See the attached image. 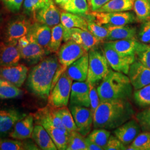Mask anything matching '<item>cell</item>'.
<instances>
[{"instance_id":"44","label":"cell","mask_w":150,"mask_h":150,"mask_svg":"<svg viewBox=\"0 0 150 150\" xmlns=\"http://www.w3.org/2000/svg\"><path fill=\"white\" fill-rule=\"evenodd\" d=\"M50 0H24L23 7L27 12L37 11L43 7Z\"/></svg>"},{"instance_id":"28","label":"cell","mask_w":150,"mask_h":150,"mask_svg":"<svg viewBox=\"0 0 150 150\" xmlns=\"http://www.w3.org/2000/svg\"><path fill=\"white\" fill-rule=\"evenodd\" d=\"M60 22L65 28H79L88 31L87 20L79 15L68 12H62L61 13Z\"/></svg>"},{"instance_id":"30","label":"cell","mask_w":150,"mask_h":150,"mask_svg":"<svg viewBox=\"0 0 150 150\" xmlns=\"http://www.w3.org/2000/svg\"><path fill=\"white\" fill-rule=\"evenodd\" d=\"M64 37V27L61 23L54 26L51 28V37L49 44L50 53L57 52L61 47Z\"/></svg>"},{"instance_id":"35","label":"cell","mask_w":150,"mask_h":150,"mask_svg":"<svg viewBox=\"0 0 150 150\" xmlns=\"http://www.w3.org/2000/svg\"><path fill=\"white\" fill-rule=\"evenodd\" d=\"M66 150H87L85 137L77 131L71 132Z\"/></svg>"},{"instance_id":"24","label":"cell","mask_w":150,"mask_h":150,"mask_svg":"<svg viewBox=\"0 0 150 150\" xmlns=\"http://www.w3.org/2000/svg\"><path fill=\"white\" fill-rule=\"evenodd\" d=\"M31 138L41 150H57L47 131L41 125L36 124L34 126Z\"/></svg>"},{"instance_id":"53","label":"cell","mask_w":150,"mask_h":150,"mask_svg":"<svg viewBox=\"0 0 150 150\" xmlns=\"http://www.w3.org/2000/svg\"><path fill=\"white\" fill-rule=\"evenodd\" d=\"M88 1H89V2H90V1H91V0H88Z\"/></svg>"},{"instance_id":"9","label":"cell","mask_w":150,"mask_h":150,"mask_svg":"<svg viewBox=\"0 0 150 150\" xmlns=\"http://www.w3.org/2000/svg\"><path fill=\"white\" fill-rule=\"evenodd\" d=\"M103 52L113 70L127 75L131 64L136 59L135 56H123L117 52L107 42L103 44Z\"/></svg>"},{"instance_id":"4","label":"cell","mask_w":150,"mask_h":150,"mask_svg":"<svg viewBox=\"0 0 150 150\" xmlns=\"http://www.w3.org/2000/svg\"><path fill=\"white\" fill-rule=\"evenodd\" d=\"M86 52H87L81 46L72 40L66 42L60 47L57 54L59 67L54 77L51 90L67 67Z\"/></svg>"},{"instance_id":"26","label":"cell","mask_w":150,"mask_h":150,"mask_svg":"<svg viewBox=\"0 0 150 150\" xmlns=\"http://www.w3.org/2000/svg\"><path fill=\"white\" fill-rule=\"evenodd\" d=\"M108 30V35L106 40L107 41L124 39L136 38L137 29L136 27L125 26L104 25Z\"/></svg>"},{"instance_id":"29","label":"cell","mask_w":150,"mask_h":150,"mask_svg":"<svg viewBox=\"0 0 150 150\" xmlns=\"http://www.w3.org/2000/svg\"><path fill=\"white\" fill-rule=\"evenodd\" d=\"M134 0H111L97 11L101 12H120L133 8Z\"/></svg>"},{"instance_id":"2","label":"cell","mask_w":150,"mask_h":150,"mask_svg":"<svg viewBox=\"0 0 150 150\" xmlns=\"http://www.w3.org/2000/svg\"><path fill=\"white\" fill-rule=\"evenodd\" d=\"M59 66L57 56L51 55L44 57L33 67L27 79V86L30 91L37 96L48 98Z\"/></svg>"},{"instance_id":"18","label":"cell","mask_w":150,"mask_h":150,"mask_svg":"<svg viewBox=\"0 0 150 150\" xmlns=\"http://www.w3.org/2000/svg\"><path fill=\"white\" fill-rule=\"evenodd\" d=\"M61 13L53 0L37 11L36 18L38 22L53 27L59 24Z\"/></svg>"},{"instance_id":"36","label":"cell","mask_w":150,"mask_h":150,"mask_svg":"<svg viewBox=\"0 0 150 150\" xmlns=\"http://www.w3.org/2000/svg\"><path fill=\"white\" fill-rule=\"evenodd\" d=\"M38 150L18 139H0V150Z\"/></svg>"},{"instance_id":"48","label":"cell","mask_w":150,"mask_h":150,"mask_svg":"<svg viewBox=\"0 0 150 150\" xmlns=\"http://www.w3.org/2000/svg\"><path fill=\"white\" fill-rule=\"evenodd\" d=\"M111 0H91L90 3L92 11H96Z\"/></svg>"},{"instance_id":"20","label":"cell","mask_w":150,"mask_h":150,"mask_svg":"<svg viewBox=\"0 0 150 150\" xmlns=\"http://www.w3.org/2000/svg\"><path fill=\"white\" fill-rule=\"evenodd\" d=\"M21 58L17 44L0 43V67L18 64Z\"/></svg>"},{"instance_id":"41","label":"cell","mask_w":150,"mask_h":150,"mask_svg":"<svg viewBox=\"0 0 150 150\" xmlns=\"http://www.w3.org/2000/svg\"><path fill=\"white\" fill-rule=\"evenodd\" d=\"M150 142V132L144 131L140 133L127 147V150H146Z\"/></svg>"},{"instance_id":"46","label":"cell","mask_w":150,"mask_h":150,"mask_svg":"<svg viewBox=\"0 0 150 150\" xmlns=\"http://www.w3.org/2000/svg\"><path fill=\"white\" fill-rule=\"evenodd\" d=\"M106 150H127V146L122 144L115 135H110L108 141Z\"/></svg>"},{"instance_id":"43","label":"cell","mask_w":150,"mask_h":150,"mask_svg":"<svg viewBox=\"0 0 150 150\" xmlns=\"http://www.w3.org/2000/svg\"><path fill=\"white\" fill-rule=\"evenodd\" d=\"M138 38L140 42L150 45V17L142 22L138 33Z\"/></svg>"},{"instance_id":"3","label":"cell","mask_w":150,"mask_h":150,"mask_svg":"<svg viewBox=\"0 0 150 150\" xmlns=\"http://www.w3.org/2000/svg\"><path fill=\"white\" fill-rule=\"evenodd\" d=\"M132 87L128 76L110 69L97 90L101 101L129 100L132 95Z\"/></svg>"},{"instance_id":"49","label":"cell","mask_w":150,"mask_h":150,"mask_svg":"<svg viewBox=\"0 0 150 150\" xmlns=\"http://www.w3.org/2000/svg\"><path fill=\"white\" fill-rule=\"evenodd\" d=\"M85 141L87 150H102V148H101L99 146L92 142L88 138L86 137Z\"/></svg>"},{"instance_id":"12","label":"cell","mask_w":150,"mask_h":150,"mask_svg":"<svg viewBox=\"0 0 150 150\" xmlns=\"http://www.w3.org/2000/svg\"><path fill=\"white\" fill-rule=\"evenodd\" d=\"M28 68L23 64L0 67V78L20 87L26 80Z\"/></svg>"},{"instance_id":"27","label":"cell","mask_w":150,"mask_h":150,"mask_svg":"<svg viewBox=\"0 0 150 150\" xmlns=\"http://www.w3.org/2000/svg\"><path fill=\"white\" fill-rule=\"evenodd\" d=\"M117 52L123 56H135L139 41L136 38L124 39L106 42Z\"/></svg>"},{"instance_id":"42","label":"cell","mask_w":150,"mask_h":150,"mask_svg":"<svg viewBox=\"0 0 150 150\" xmlns=\"http://www.w3.org/2000/svg\"><path fill=\"white\" fill-rule=\"evenodd\" d=\"M135 119L139 123L141 130L150 132V106L137 113Z\"/></svg>"},{"instance_id":"13","label":"cell","mask_w":150,"mask_h":150,"mask_svg":"<svg viewBox=\"0 0 150 150\" xmlns=\"http://www.w3.org/2000/svg\"><path fill=\"white\" fill-rule=\"evenodd\" d=\"M31 25L25 17H18L8 25L6 31V42L17 44L20 38L27 35Z\"/></svg>"},{"instance_id":"19","label":"cell","mask_w":150,"mask_h":150,"mask_svg":"<svg viewBox=\"0 0 150 150\" xmlns=\"http://www.w3.org/2000/svg\"><path fill=\"white\" fill-rule=\"evenodd\" d=\"M33 116L35 122L39 121H46L69 135V132L65 128L59 117L57 111V108H54L48 105L43 108H39L36 112L33 114Z\"/></svg>"},{"instance_id":"45","label":"cell","mask_w":150,"mask_h":150,"mask_svg":"<svg viewBox=\"0 0 150 150\" xmlns=\"http://www.w3.org/2000/svg\"><path fill=\"white\" fill-rule=\"evenodd\" d=\"M89 85V90H90V108L93 113H94L97 107L100 105V98L98 95L97 88L95 85L88 83Z\"/></svg>"},{"instance_id":"25","label":"cell","mask_w":150,"mask_h":150,"mask_svg":"<svg viewBox=\"0 0 150 150\" xmlns=\"http://www.w3.org/2000/svg\"><path fill=\"white\" fill-rule=\"evenodd\" d=\"M36 123L42 125L47 131L56 146L57 150H66L69 135L65 134L61 129L54 127L46 121H39Z\"/></svg>"},{"instance_id":"21","label":"cell","mask_w":150,"mask_h":150,"mask_svg":"<svg viewBox=\"0 0 150 150\" xmlns=\"http://www.w3.org/2000/svg\"><path fill=\"white\" fill-rule=\"evenodd\" d=\"M27 35L32 38L37 43L45 48L47 54L51 37V28L41 23H35L31 26Z\"/></svg>"},{"instance_id":"14","label":"cell","mask_w":150,"mask_h":150,"mask_svg":"<svg viewBox=\"0 0 150 150\" xmlns=\"http://www.w3.org/2000/svg\"><path fill=\"white\" fill-rule=\"evenodd\" d=\"M26 115L16 109L0 110V137L10 134L16 123Z\"/></svg>"},{"instance_id":"5","label":"cell","mask_w":150,"mask_h":150,"mask_svg":"<svg viewBox=\"0 0 150 150\" xmlns=\"http://www.w3.org/2000/svg\"><path fill=\"white\" fill-rule=\"evenodd\" d=\"M88 70L86 81L96 85L109 72V64L103 51L96 47L88 51Z\"/></svg>"},{"instance_id":"37","label":"cell","mask_w":150,"mask_h":150,"mask_svg":"<svg viewBox=\"0 0 150 150\" xmlns=\"http://www.w3.org/2000/svg\"><path fill=\"white\" fill-rule=\"evenodd\" d=\"M57 111L61 120L62 122L69 132V134L72 131H77L74 119L70 111V109L68 107L64 106L57 108Z\"/></svg>"},{"instance_id":"52","label":"cell","mask_w":150,"mask_h":150,"mask_svg":"<svg viewBox=\"0 0 150 150\" xmlns=\"http://www.w3.org/2000/svg\"><path fill=\"white\" fill-rule=\"evenodd\" d=\"M2 17H1V16L0 15V26H1V23H2Z\"/></svg>"},{"instance_id":"51","label":"cell","mask_w":150,"mask_h":150,"mask_svg":"<svg viewBox=\"0 0 150 150\" xmlns=\"http://www.w3.org/2000/svg\"><path fill=\"white\" fill-rule=\"evenodd\" d=\"M146 150H150V143H149V144L147 146V147Z\"/></svg>"},{"instance_id":"50","label":"cell","mask_w":150,"mask_h":150,"mask_svg":"<svg viewBox=\"0 0 150 150\" xmlns=\"http://www.w3.org/2000/svg\"><path fill=\"white\" fill-rule=\"evenodd\" d=\"M55 1V2L59 5L60 6V7H61L62 6L64 5V4H65L66 3H67L70 0H54Z\"/></svg>"},{"instance_id":"15","label":"cell","mask_w":150,"mask_h":150,"mask_svg":"<svg viewBox=\"0 0 150 150\" xmlns=\"http://www.w3.org/2000/svg\"><path fill=\"white\" fill-rule=\"evenodd\" d=\"M141 129L136 119L131 118L115 129V136L127 147L141 133Z\"/></svg>"},{"instance_id":"1","label":"cell","mask_w":150,"mask_h":150,"mask_svg":"<svg viewBox=\"0 0 150 150\" xmlns=\"http://www.w3.org/2000/svg\"><path fill=\"white\" fill-rule=\"evenodd\" d=\"M135 110L129 100L101 101L93 113V127L114 129L133 118Z\"/></svg>"},{"instance_id":"47","label":"cell","mask_w":150,"mask_h":150,"mask_svg":"<svg viewBox=\"0 0 150 150\" xmlns=\"http://www.w3.org/2000/svg\"><path fill=\"white\" fill-rule=\"evenodd\" d=\"M7 8L11 12L19 11L24 0H2Z\"/></svg>"},{"instance_id":"39","label":"cell","mask_w":150,"mask_h":150,"mask_svg":"<svg viewBox=\"0 0 150 150\" xmlns=\"http://www.w3.org/2000/svg\"><path fill=\"white\" fill-rule=\"evenodd\" d=\"M136 59L145 67L150 69V45L139 42L135 52Z\"/></svg>"},{"instance_id":"11","label":"cell","mask_w":150,"mask_h":150,"mask_svg":"<svg viewBox=\"0 0 150 150\" xmlns=\"http://www.w3.org/2000/svg\"><path fill=\"white\" fill-rule=\"evenodd\" d=\"M127 75L135 90L150 83V69L145 67L137 59L131 64Z\"/></svg>"},{"instance_id":"38","label":"cell","mask_w":150,"mask_h":150,"mask_svg":"<svg viewBox=\"0 0 150 150\" xmlns=\"http://www.w3.org/2000/svg\"><path fill=\"white\" fill-rule=\"evenodd\" d=\"M134 99L136 104L141 107L150 106V83L134 92Z\"/></svg>"},{"instance_id":"6","label":"cell","mask_w":150,"mask_h":150,"mask_svg":"<svg viewBox=\"0 0 150 150\" xmlns=\"http://www.w3.org/2000/svg\"><path fill=\"white\" fill-rule=\"evenodd\" d=\"M72 80L66 72L60 76L48 97V105L54 107L67 106L70 101Z\"/></svg>"},{"instance_id":"33","label":"cell","mask_w":150,"mask_h":150,"mask_svg":"<svg viewBox=\"0 0 150 150\" xmlns=\"http://www.w3.org/2000/svg\"><path fill=\"white\" fill-rule=\"evenodd\" d=\"M61 7L66 12L79 15H85L88 11L87 0H70Z\"/></svg>"},{"instance_id":"31","label":"cell","mask_w":150,"mask_h":150,"mask_svg":"<svg viewBox=\"0 0 150 150\" xmlns=\"http://www.w3.org/2000/svg\"><path fill=\"white\" fill-rule=\"evenodd\" d=\"M21 93L19 87L8 81L0 78V98H14L20 96Z\"/></svg>"},{"instance_id":"10","label":"cell","mask_w":150,"mask_h":150,"mask_svg":"<svg viewBox=\"0 0 150 150\" xmlns=\"http://www.w3.org/2000/svg\"><path fill=\"white\" fill-rule=\"evenodd\" d=\"M69 109L74 119L77 131L85 137L91 132L93 126V113L89 107L70 105Z\"/></svg>"},{"instance_id":"40","label":"cell","mask_w":150,"mask_h":150,"mask_svg":"<svg viewBox=\"0 0 150 150\" xmlns=\"http://www.w3.org/2000/svg\"><path fill=\"white\" fill-rule=\"evenodd\" d=\"M88 31L97 39L102 41L106 40L108 35V30L107 27L97 23L92 20H87Z\"/></svg>"},{"instance_id":"16","label":"cell","mask_w":150,"mask_h":150,"mask_svg":"<svg viewBox=\"0 0 150 150\" xmlns=\"http://www.w3.org/2000/svg\"><path fill=\"white\" fill-rule=\"evenodd\" d=\"M89 85L87 81L72 83L70 94V105L90 107Z\"/></svg>"},{"instance_id":"7","label":"cell","mask_w":150,"mask_h":150,"mask_svg":"<svg viewBox=\"0 0 150 150\" xmlns=\"http://www.w3.org/2000/svg\"><path fill=\"white\" fill-rule=\"evenodd\" d=\"M90 15L101 25L125 26L136 21V17L128 11L120 12H101L92 11Z\"/></svg>"},{"instance_id":"17","label":"cell","mask_w":150,"mask_h":150,"mask_svg":"<svg viewBox=\"0 0 150 150\" xmlns=\"http://www.w3.org/2000/svg\"><path fill=\"white\" fill-rule=\"evenodd\" d=\"M27 36L29 40V43L23 47L18 46L21 57L31 64H38L47 54L45 48L37 43L32 38Z\"/></svg>"},{"instance_id":"22","label":"cell","mask_w":150,"mask_h":150,"mask_svg":"<svg viewBox=\"0 0 150 150\" xmlns=\"http://www.w3.org/2000/svg\"><path fill=\"white\" fill-rule=\"evenodd\" d=\"M33 123L34 117L33 114L26 115L16 123L9 136L12 139L18 140H24L31 138L35 126Z\"/></svg>"},{"instance_id":"8","label":"cell","mask_w":150,"mask_h":150,"mask_svg":"<svg viewBox=\"0 0 150 150\" xmlns=\"http://www.w3.org/2000/svg\"><path fill=\"white\" fill-rule=\"evenodd\" d=\"M63 40L64 42L72 40L79 44L87 52L96 47L101 42L88 31L79 28L67 29L64 27Z\"/></svg>"},{"instance_id":"23","label":"cell","mask_w":150,"mask_h":150,"mask_svg":"<svg viewBox=\"0 0 150 150\" xmlns=\"http://www.w3.org/2000/svg\"><path fill=\"white\" fill-rule=\"evenodd\" d=\"M88 70V54L86 52L80 59L70 65L66 73L73 81H86Z\"/></svg>"},{"instance_id":"32","label":"cell","mask_w":150,"mask_h":150,"mask_svg":"<svg viewBox=\"0 0 150 150\" xmlns=\"http://www.w3.org/2000/svg\"><path fill=\"white\" fill-rule=\"evenodd\" d=\"M111 132L108 129L97 128L93 129L87 137L99 146L102 150H105Z\"/></svg>"},{"instance_id":"34","label":"cell","mask_w":150,"mask_h":150,"mask_svg":"<svg viewBox=\"0 0 150 150\" xmlns=\"http://www.w3.org/2000/svg\"><path fill=\"white\" fill-rule=\"evenodd\" d=\"M133 8L137 20L143 22L150 17V0H134Z\"/></svg>"}]
</instances>
